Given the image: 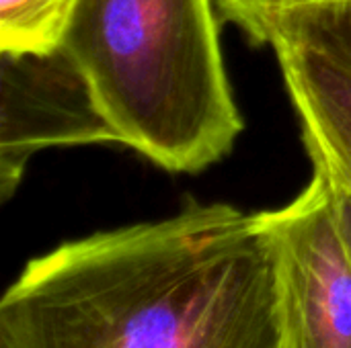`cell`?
I'll return each instance as SVG.
<instances>
[{
  "instance_id": "1",
  "label": "cell",
  "mask_w": 351,
  "mask_h": 348,
  "mask_svg": "<svg viewBox=\"0 0 351 348\" xmlns=\"http://www.w3.org/2000/svg\"><path fill=\"white\" fill-rule=\"evenodd\" d=\"M0 348H280L259 213L187 201L31 258L0 299Z\"/></svg>"
},
{
  "instance_id": "2",
  "label": "cell",
  "mask_w": 351,
  "mask_h": 348,
  "mask_svg": "<svg viewBox=\"0 0 351 348\" xmlns=\"http://www.w3.org/2000/svg\"><path fill=\"white\" fill-rule=\"evenodd\" d=\"M216 0H78L62 49L125 146L195 174L245 129L226 72Z\"/></svg>"
},
{
  "instance_id": "3",
  "label": "cell",
  "mask_w": 351,
  "mask_h": 348,
  "mask_svg": "<svg viewBox=\"0 0 351 348\" xmlns=\"http://www.w3.org/2000/svg\"><path fill=\"white\" fill-rule=\"evenodd\" d=\"M259 222L280 348H351V258L325 176L315 172L290 203L259 211Z\"/></svg>"
},
{
  "instance_id": "4",
  "label": "cell",
  "mask_w": 351,
  "mask_h": 348,
  "mask_svg": "<svg viewBox=\"0 0 351 348\" xmlns=\"http://www.w3.org/2000/svg\"><path fill=\"white\" fill-rule=\"evenodd\" d=\"M0 195L10 199L31 158L88 144H119L86 78L64 49L0 53Z\"/></svg>"
},
{
  "instance_id": "5",
  "label": "cell",
  "mask_w": 351,
  "mask_h": 348,
  "mask_svg": "<svg viewBox=\"0 0 351 348\" xmlns=\"http://www.w3.org/2000/svg\"><path fill=\"white\" fill-rule=\"evenodd\" d=\"M269 45L315 172L351 189V59L286 31Z\"/></svg>"
},
{
  "instance_id": "6",
  "label": "cell",
  "mask_w": 351,
  "mask_h": 348,
  "mask_svg": "<svg viewBox=\"0 0 351 348\" xmlns=\"http://www.w3.org/2000/svg\"><path fill=\"white\" fill-rule=\"evenodd\" d=\"M78 0H0V53L45 55L62 49Z\"/></svg>"
},
{
  "instance_id": "7",
  "label": "cell",
  "mask_w": 351,
  "mask_h": 348,
  "mask_svg": "<svg viewBox=\"0 0 351 348\" xmlns=\"http://www.w3.org/2000/svg\"><path fill=\"white\" fill-rule=\"evenodd\" d=\"M276 31H286L351 59V0H327L286 14L276 23L271 37Z\"/></svg>"
},
{
  "instance_id": "8",
  "label": "cell",
  "mask_w": 351,
  "mask_h": 348,
  "mask_svg": "<svg viewBox=\"0 0 351 348\" xmlns=\"http://www.w3.org/2000/svg\"><path fill=\"white\" fill-rule=\"evenodd\" d=\"M323 2L327 0H216V6L255 45H269L271 31L282 16Z\"/></svg>"
},
{
  "instance_id": "9",
  "label": "cell",
  "mask_w": 351,
  "mask_h": 348,
  "mask_svg": "<svg viewBox=\"0 0 351 348\" xmlns=\"http://www.w3.org/2000/svg\"><path fill=\"white\" fill-rule=\"evenodd\" d=\"M325 180H327V185L331 189V199H333V209H335L337 226H339L341 238L346 242V248H348L351 258V189L346 187L343 183H337V180L327 178V176H325Z\"/></svg>"
}]
</instances>
